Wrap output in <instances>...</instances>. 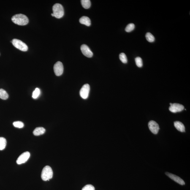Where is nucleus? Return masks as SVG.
Segmentation results:
<instances>
[{
    "mask_svg": "<svg viewBox=\"0 0 190 190\" xmlns=\"http://www.w3.org/2000/svg\"><path fill=\"white\" fill-rule=\"evenodd\" d=\"M90 91V86L88 84H86L81 89L80 94L81 97L83 99L88 98Z\"/></svg>",
    "mask_w": 190,
    "mask_h": 190,
    "instance_id": "obj_5",
    "label": "nucleus"
},
{
    "mask_svg": "<svg viewBox=\"0 0 190 190\" xmlns=\"http://www.w3.org/2000/svg\"><path fill=\"white\" fill-rule=\"evenodd\" d=\"M174 126L177 130L181 132H185V128L183 124L179 121H175L174 123Z\"/></svg>",
    "mask_w": 190,
    "mask_h": 190,
    "instance_id": "obj_12",
    "label": "nucleus"
},
{
    "mask_svg": "<svg viewBox=\"0 0 190 190\" xmlns=\"http://www.w3.org/2000/svg\"><path fill=\"white\" fill-rule=\"evenodd\" d=\"M80 23L81 24H84L89 26L91 25V22L89 18L86 16H83L79 20Z\"/></svg>",
    "mask_w": 190,
    "mask_h": 190,
    "instance_id": "obj_13",
    "label": "nucleus"
},
{
    "mask_svg": "<svg viewBox=\"0 0 190 190\" xmlns=\"http://www.w3.org/2000/svg\"><path fill=\"white\" fill-rule=\"evenodd\" d=\"M81 3L82 6L85 9L90 8L91 6V2L90 0H82Z\"/></svg>",
    "mask_w": 190,
    "mask_h": 190,
    "instance_id": "obj_16",
    "label": "nucleus"
},
{
    "mask_svg": "<svg viewBox=\"0 0 190 190\" xmlns=\"http://www.w3.org/2000/svg\"><path fill=\"white\" fill-rule=\"evenodd\" d=\"M14 47L23 52H26L28 50L27 45L22 41L17 39H14L11 41Z\"/></svg>",
    "mask_w": 190,
    "mask_h": 190,
    "instance_id": "obj_4",
    "label": "nucleus"
},
{
    "mask_svg": "<svg viewBox=\"0 0 190 190\" xmlns=\"http://www.w3.org/2000/svg\"><path fill=\"white\" fill-rule=\"evenodd\" d=\"M9 97L8 94L5 90L0 89V98L3 100L7 99Z\"/></svg>",
    "mask_w": 190,
    "mask_h": 190,
    "instance_id": "obj_15",
    "label": "nucleus"
},
{
    "mask_svg": "<svg viewBox=\"0 0 190 190\" xmlns=\"http://www.w3.org/2000/svg\"><path fill=\"white\" fill-rule=\"evenodd\" d=\"M45 130L43 127H38L36 128L33 131V134L35 136H38L43 134L45 133Z\"/></svg>",
    "mask_w": 190,
    "mask_h": 190,
    "instance_id": "obj_14",
    "label": "nucleus"
},
{
    "mask_svg": "<svg viewBox=\"0 0 190 190\" xmlns=\"http://www.w3.org/2000/svg\"><path fill=\"white\" fill-rule=\"evenodd\" d=\"M135 28V25L133 23H130L126 26L125 31L129 33L132 31Z\"/></svg>",
    "mask_w": 190,
    "mask_h": 190,
    "instance_id": "obj_19",
    "label": "nucleus"
},
{
    "mask_svg": "<svg viewBox=\"0 0 190 190\" xmlns=\"http://www.w3.org/2000/svg\"><path fill=\"white\" fill-rule=\"evenodd\" d=\"M81 50L82 54L85 56L90 58L93 56V53L91 50H90L89 48L88 45L86 44H83L81 47Z\"/></svg>",
    "mask_w": 190,
    "mask_h": 190,
    "instance_id": "obj_10",
    "label": "nucleus"
},
{
    "mask_svg": "<svg viewBox=\"0 0 190 190\" xmlns=\"http://www.w3.org/2000/svg\"><path fill=\"white\" fill-rule=\"evenodd\" d=\"M30 157V153L28 151H26L22 153L17 159L16 162L18 164H21L26 162Z\"/></svg>",
    "mask_w": 190,
    "mask_h": 190,
    "instance_id": "obj_7",
    "label": "nucleus"
},
{
    "mask_svg": "<svg viewBox=\"0 0 190 190\" xmlns=\"http://www.w3.org/2000/svg\"><path fill=\"white\" fill-rule=\"evenodd\" d=\"M40 94V91L39 88H36L33 92L32 97L34 99H37Z\"/></svg>",
    "mask_w": 190,
    "mask_h": 190,
    "instance_id": "obj_21",
    "label": "nucleus"
},
{
    "mask_svg": "<svg viewBox=\"0 0 190 190\" xmlns=\"http://www.w3.org/2000/svg\"><path fill=\"white\" fill-rule=\"evenodd\" d=\"M6 143V140L5 138L3 137H0V150H4L5 148Z\"/></svg>",
    "mask_w": 190,
    "mask_h": 190,
    "instance_id": "obj_17",
    "label": "nucleus"
},
{
    "mask_svg": "<svg viewBox=\"0 0 190 190\" xmlns=\"http://www.w3.org/2000/svg\"><path fill=\"white\" fill-rule=\"evenodd\" d=\"M146 39L147 40L150 42H154L155 40V38L154 36L150 33H147L146 34Z\"/></svg>",
    "mask_w": 190,
    "mask_h": 190,
    "instance_id": "obj_18",
    "label": "nucleus"
},
{
    "mask_svg": "<svg viewBox=\"0 0 190 190\" xmlns=\"http://www.w3.org/2000/svg\"><path fill=\"white\" fill-rule=\"evenodd\" d=\"M12 21L19 25H26L29 23V19L26 16L22 14H16L12 17Z\"/></svg>",
    "mask_w": 190,
    "mask_h": 190,
    "instance_id": "obj_1",
    "label": "nucleus"
},
{
    "mask_svg": "<svg viewBox=\"0 0 190 190\" xmlns=\"http://www.w3.org/2000/svg\"><path fill=\"white\" fill-rule=\"evenodd\" d=\"M172 103H170V105H172Z\"/></svg>",
    "mask_w": 190,
    "mask_h": 190,
    "instance_id": "obj_26",
    "label": "nucleus"
},
{
    "mask_svg": "<svg viewBox=\"0 0 190 190\" xmlns=\"http://www.w3.org/2000/svg\"><path fill=\"white\" fill-rule=\"evenodd\" d=\"M63 66L62 63L58 61L55 63L54 66V70L55 74L57 76L62 75L63 72Z\"/></svg>",
    "mask_w": 190,
    "mask_h": 190,
    "instance_id": "obj_6",
    "label": "nucleus"
},
{
    "mask_svg": "<svg viewBox=\"0 0 190 190\" xmlns=\"http://www.w3.org/2000/svg\"><path fill=\"white\" fill-rule=\"evenodd\" d=\"M51 15L52 16H53V17H54V15L53 14H51Z\"/></svg>",
    "mask_w": 190,
    "mask_h": 190,
    "instance_id": "obj_25",
    "label": "nucleus"
},
{
    "mask_svg": "<svg viewBox=\"0 0 190 190\" xmlns=\"http://www.w3.org/2000/svg\"><path fill=\"white\" fill-rule=\"evenodd\" d=\"M14 126L16 128H23L24 126V124L23 122L20 121H16L14 122L13 123Z\"/></svg>",
    "mask_w": 190,
    "mask_h": 190,
    "instance_id": "obj_23",
    "label": "nucleus"
},
{
    "mask_svg": "<svg viewBox=\"0 0 190 190\" xmlns=\"http://www.w3.org/2000/svg\"><path fill=\"white\" fill-rule=\"evenodd\" d=\"M82 190H95V188L93 185H88L84 187Z\"/></svg>",
    "mask_w": 190,
    "mask_h": 190,
    "instance_id": "obj_24",
    "label": "nucleus"
},
{
    "mask_svg": "<svg viewBox=\"0 0 190 190\" xmlns=\"http://www.w3.org/2000/svg\"><path fill=\"white\" fill-rule=\"evenodd\" d=\"M135 60L136 65L138 67H142L143 63L142 58L140 57H137L136 58Z\"/></svg>",
    "mask_w": 190,
    "mask_h": 190,
    "instance_id": "obj_22",
    "label": "nucleus"
},
{
    "mask_svg": "<svg viewBox=\"0 0 190 190\" xmlns=\"http://www.w3.org/2000/svg\"><path fill=\"white\" fill-rule=\"evenodd\" d=\"M166 174L169 178L172 179V180H174L176 183L181 185H185V183L184 181L179 177L168 172H166Z\"/></svg>",
    "mask_w": 190,
    "mask_h": 190,
    "instance_id": "obj_11",
    "label": "nucleus"
},
{
    "mask_svg": "<svg viewBox=\"0 0 190 190\" xmlns=\"http://www.w3.org/2000/svg\"><path fill=\"white\" fill-rule=\"evenodd\" d=\"M53 10L54 17L57 18H61L64 15V9L61 4L57 3L54 5Z\"/></svg>",
    "mask_w": 190,
    "mask_h": 190,
    "instance_id": "obj_3",
    "label": "nucleus"
},
{
    "mask_svg": "<svg viewBox=\"0 0 190 190\" xmlns=\"http://www.w3.org/2000/svg\"><path fill=\"white\" fill-rule=\"evenodd\" d=\"M119 59L124 63H126L128 62L126 54L124 53H121L120 54Z\"/></svg>",
    "mask_w": 190,
    "mask_h": 190,
    "instance_id": "obj_20",
    "label": "nucleus"
},
{
    "mask_svg": "<svg viewBox=\"0 0 190 190\" xmlns=\"http://www.w3.org/2000/svg\"><path fill=\"white\" fill-rule=\"evenodd\" d=\"M148 126L150 131L154 134H157L159 129V125L156 121L151 120L149 122Z\"/></svg>",
    "mask_w": 190,
    "mask_h": 190,
    "instance_id": "obj_8",
    "label": "nucleus"
},
{
    "mask_svg": "<svg viewBox=\"0 0 190 190\" xmlns=\"http://www.w3.org/2000/svg\"><path fill=\"white\" fill-rule=\"evenodd\" d=\"M184 109V107L181 104L178 103L172 104L169 108V110L172 113H176L182 111Z\"/></svg>",
    "mask_w": 190,
    "mask_h": 190,
    "instance_id": "obj_9",
    "label": "nucleus"
},
{
    "mask_svg": "<svg viewBox=\"0 0 190 190\" xmlns=\"http://www.w3.org/2000/svg\"><path fill=\"white\" fill-rule=\"evenodd\" d=\"M53 171L50 166H47L43 169L41 177L43 180L47 181L52 178L53 176Z\"/></svg>",
    "mask_w": 190,
    "mask_h": 190,
    "instance_id": "obj_2",
    "label": "nucleus"
}]
</instances>
